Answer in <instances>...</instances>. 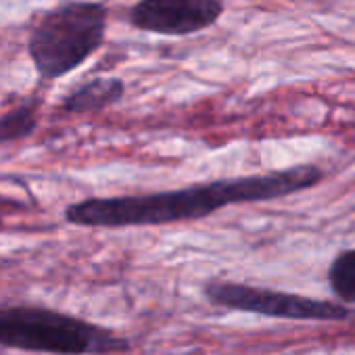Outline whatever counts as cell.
<instances>
[{
  "label": "cell",
  "mask_w": 355,
  "mask_h": 355,
  "mask_svg": "<svg viewBox=\"0 0 355 355\" xmlns=\"http://www.w3.org/2000/svg\"><path fill=\"white\" fill-rule=\"evenodd\" d=\"M125 92V86L121 80L117 78H96L90 80L82 86H78L73 92H69L65 96V101L61 103V109L67 113H96L103 111L115 103L121 101Z\"/></svg>",
  "instance_id": "cell-6"
},
{
  "label": "cell",
  "mask_w": 355,
  "mask_h": 355,
  "mask_svg": "<svg viewBox=\"0 0 355 355\" xmlns=\"http://www.w3.org/2000/svg\"><path fill=\"white\" fill-rule=\"evenodd\" d=\"M322 180L318 165H295L282 171L220 178L175 191L92 197L65 209V222L82 228H142L197 222L230 205L288 197Z\"/></svg>",
  "instance_id": "cell-1"
},
{
  "label": "cell",
  "mask_w": 355,
  "mask_h": 355,
  "mask_svg": "<svg viewBox=\"0 0 355 355\" xmlns=\"http://www.w3.org/2000/svg\"><path fill=\"white\" fill-rule=\"evenodd\" d=\"M109 11L101 3L69 0L32 30L28 51L42 80H59L82 67L103 44Z\"/></svg>",
  "instance_id": "cell-3"
},
{
  "label": "cell",
  "mask_w": 355,
  "mask_h": 355,
  "mask_svg": "<svg viewBox=\"0 0 355 355\" xmlns=\"http://www.w3.org/2000/svg\"><path fill=\"white\" fill-rule=\"evenodd\" d=\"M36 105L24 103L0 117V142H15L36 130Z\"/></svg>",
  "instance_id": "cell-7"
},
{
  "label": "cell",
  "mask_w": 355,
  "mask_h": 355,
  "mask_svg": "<svg viewBox=\"0 0 355 355\" xmlns=\"http://www.w3.org/2000/svg\"><path fill=\"white\" fill-rule=\"evenodd\" d=\"M222 13V0H138L130 21L159 36H191L211 28Z\"/></svg>",
  "instance_id": "cell-5"
},
{
  "label": "cell",
  "mask_w": 355,
  "mask_h": 355,
  "mask_svg": "<svg viewBox=\"0 0 355 355\" xmlns=\"http://www.w3.org/2000/svg\"><path fill=\"white\" fill-rule=\"evenodd\" d=\"M0 347L49 355H107L125 351L128 340L84 318L42 305L0 307Z\"/></svg>",
  "instance_id": "cell-2"
},
{
  "label": "cell",
  "mask_w": 355,
  "mask_h": 355,
  "mask_svg": "<svg viewBox=\"0 0 355 355\" xmlns=\"http://www.w3.org/2000/svg\"><path fill=\"white\" fill-rule=\"evenodd\" d=\"M330 286L343 303H355V249L336 255L330 266Z\"/></svg>",
  "instance_id": "cell-8"
},
{
  "label": "cell",
  "mask_w": 355,
  "mask_h": 355,
  "mask_svg": "<svg viewBox=\"0 0 355 355\" xmlns=\"http://www.w3.org/2000/svg\"><path fill=\"white\" fill-rule=\"evenodd\" d=\"M205 297L209 303L234 311L257 313L266 318L282 320H330L338 322L351 315L345 305L328 303L303 295L251 286L232 280H211L205 284Z\"/></svg>",
  "instance_id": "cell-4"
}]
</instances>
